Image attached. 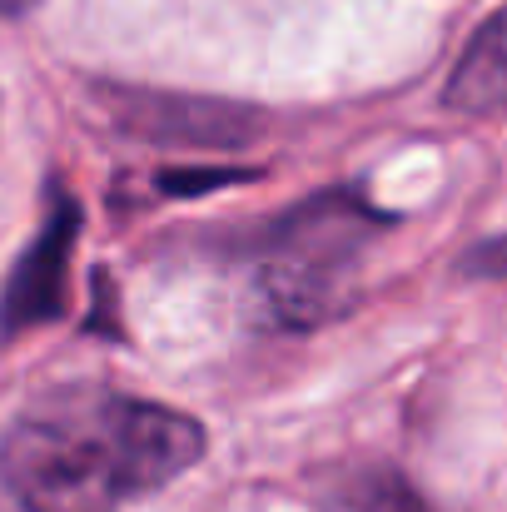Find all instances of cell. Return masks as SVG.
Returning a JSON list of instances; mask_svg holds the SVG:
<instances>
[{
    "label": "cell",
    "instance_id": "7",
    "mask_svg": "<svg viewBox=\"0 0 507 512\" xmlns=\"http://www.w3.org/2000/svg\"><path fill=\"white\" fill-rule=\"evenodd\" d=\"M0 10H5V15H15V10H20V0H0Z\"/></svg>",
    "mask_w": 507,
    "mask_h": 512
},
{
    "label": "cell",
    "instance_id": "1",
    "mask_svg": "<svg viewBox=\"0 0 507 512\" xmlns=\"http://www.w3.org/2000/svg\"><path fill=\"white\" fill-rule=\"evenodd\" d=\"M204 458V428L165 403L65 383L30 398L0 438V483L25 512H120Z\"/></svg>",
    "mask_w": 507,
    "mask_h": 512
},
{
    "label": "cell",
    "instance_id": "6",
    "mask_svg": "<svg viewBox=\"0 0 507 512\" xmlns=\"http://www.w3.org/2000/svg\"><path fill=\"white\" fill-rule=\"evenodd\" d=\"M314 498L319 512H433L403 473L383 463H353L343 473H329Z\"/></svg>",
    "mask_w": 507,
    "mask_h": 512
},
{
    "label": "cell",
    "instance_id": "4",
    "mask_svg": "<svg viewBox=\"0 0 507 512\" xmlns=\"http://www.w3.org/2000/svg\"><path fill=\"white\" fill-rule=\"evenodd\" d=\"M115 120L140 135V140H160V145H204V150H224V145H244L254 140L259 120L239 105H219V100H174V95H115Z\"/></svg>",
    "mask_w": 507,
    "mask_h": 512
},
{
    "label": "cell",
    "instance_id": "5",
    "mask_svg": "<svg viewBox=\"0 0 507 512\" xmlns=\"http://www.w3.org/2000/svg\"><path fill=\"white\" fill-rule=\"evenodd\" d=\"M443 100H448V110L473 115V120L507 115V5L478 25V35L468 40L463 60L448 75Z\"/></svg>",
    "mask_w": 507,
    "mask_h": 512
},
{
    "label": "cell",
    "instance_id": "2",
    "mask_svg": "<svg viewBox=\"0 0 507 512\" xmlns=\"http://www.w3.org/2000/svg\"><path fill=\"white\" fill-rule=\"evenodd\" d=\"M388 219L358 194H324L299 204L259 254V304L279 329H309L338 314V294L358 264V249Z\"/></svg>",
    "mask_w": 507,
    "mask_h": 512
},
{
    "label": "cell",
    "instance_id": "3",
    "mask_svg": "<svg viewBox=\"0 0 507 512\" xmlns=\"http://www.w3.org/2000/svg\"><path fill=\"white\" fill-rule=\"evenodd\" d=\"M75 229H80V214L55 189L45 229L30 239V249L20 254V264H15V274L5 284V299H0V334L5 339L30 329V324H45V319H55L65 309V274H70Z\"/></svg>",
    "mask_w": 507,
    "mask_h": 512
}]
</instances>
